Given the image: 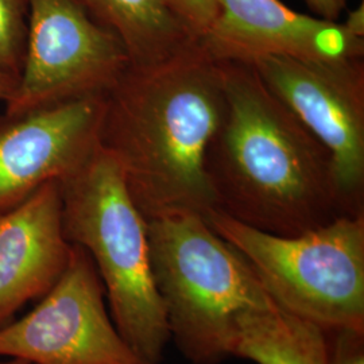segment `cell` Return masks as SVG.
I'll return each mask as SVG.
<instances>
[{
	"label": "cell",
	"mask_w": 364,
	"mask_h": 364,
	"mask_svg": "<svg viewBox=\"0 0 364 364\" xmlns=\"http://www.w3.org/2000/svg\"><path fill=\"white\" fill-rule=\"evenodd\" d=\"M219 14L200 39L216 61L252 63L287 55L338 60L364 55V34L347 22L293 11L279 0H216Z\"/></svg>",
	"instance_id": "obj_10"
},
{
	"label": "cell",
	"mask_w": 364,
	"mask_h": 364,
	"mask_svg": "<svg viewBox=\"0 0 364 364\" xmlns=\"http://www.w3.org/2000/svg\"><path fill=\"white\" fill-rule=\"evenodd\" d=\"M0 364H27L21 362V360H11V362H0Z\"/></svg>",
	"instance_id": "obj_19"
},
{
	"label": "cell",
	"mask_w": 364,
	"mask_h": 364,
	"mask_svg": "<svg viewBox=\"0 0 364 364\" xmlns=\"http://www.w3.org/2000/svg\"><path fill=\"white\" fill-rule=\"evenodd\" d=\"M73 1L122 41L131 65H154L200 42L169 0Z\"/></svg>",
	"instance_id": "obj_12"
},
{
	"label": "cell",
	"mask_w": 364,
	"mask_h": 364,
	"mask_svg": "<svg viewBox=\"0 0 364 364\" xmlns=\"http://www.w3.org/2000/svg\"><path fill=\"white\" fill-rule=\"evenodd\" d=\"M61 183L66 239L91 257L117 331L144 360L161 364L170 341L149 257L147 227L117 159L97 142Z\"/></svg>",
	"instance_id": "obj_4"
},
{
	"label": "cell",
	"mask_w": 364,
	"mask_h": 364,
	"mask_svg": "<svg viewBox=\"0 0 364 364\" xmlns=\"http://www.w3.org/2000/svg\"><path fill=\"white\" fill-rule=\"evenodd\" d=\"M182 21L195 33L198 39L203 38L218 18L219 6L216 0H169Z\"/></svg>",
	"instance_id": "obj_16"
},
{
	"label": "cell",
	"mask_w": 364,
	"mask_h": 364,
	"mask_svg": "<svg viewBox=\"0 0 364 364\" xmlns=\"http://www.w3.org/2000/svg\"><path fill=\"white\" fill-rule=\"evenodd\" d=\"M70 254L60 181L42 185L0 212V326L55 285Z\"/></svg>",
	"instance_id": "obj_11"
},
{
	"label": "cell",
	"mask_w": 364,
	"mask_h": 364,
	"mask_svg": "<svg viewBox=\"0 0 364 364\" xmlns=\"http://www.w3.org/2000/svg\"><path fill=\"white\" fill-rule=\"evenodd\" d=\"M234 356L257 364H326V333L272 299L237 316Z\"/></svg>",
	"instance_id": "obj_13"
},
{
	"label": "cell",
	"mask_w": 364,
	"mask_h": 364,
	"mask_svg": "<svg viewBox=\"0 0 364 364\" xmlns=\"http://www.w3.org/2000/svg\"><path fill=\"white\" fill-rule=\"evenodd\" d=\"M16 84H18L16 76L0 69V102L7 103L11 99L14 91L16 88Z\"/></svg>",
	"instance_id": "obj_18"
},
{
	"label": "cell",
	"mask_w": 364,
	"mask_h": 364,
	"mask_svg": "<svg viewBox=\"0 0 364 364\" xmlns=\"http://www.w3.org/2000/svg\"><path fill=\"white\" fill-rule=\"evenodd\" d=\"M326 364H364V329L324 331Z\"/></svg>",
	"instance_id": "obj_15"
},
{
	"label": "cell",
	"mask_w": 364,
	"mask_h": 364,
	"mask_svg": "<svg viewBox=\"0 0 364 364\" xmlns=\"http://www.w3.org/2000/svg\"><path fill=\"white\" fill-rule=\"evenodd\" d=\"M224 112L204 169L218 210L267 234L297 236L347 216L329 150L242 61H218Z\"/></svg>",
	"instance_id": "obj_1"
},
{
	"label": "cell",
	"mask_w": 364,
	"mask_h": 364,
	"mask_svg": "<svg viewBox=\"0 0 364 364\" xmlns=\"http://www.w3.org/2000/svg\"><path fill=\"white\" fill-rule=\"evenodd\" d=\"M144 220L170 340L193 364L234 356L237 316L272 299L259 275L200 213L170 212Z\"/></svg>",
	"instance_id": "obj_3"
},
{
	"label": "cell",
	"mask_w": 364,
	"mask_h": 364,
	"mask_svg": "<svg viewBox=\"0 0 364 364\" xmlns=\"http://www.w3.org/2000/svg\"><path fill=\"white\" fill-rule=\"evenodd\" d=\"M28 0H0V69L19 76L26 48Z\"/></svg>",
	"instance_id": "obj_14"
},
{
	"label": "cell",
	"mask_w": 364,
	"mask_h": 364,
	"mask_svg": "<svg viewBox=\"0 0 364 364\" xmlns=\"http://www.w3.org/2000/svg\"><path fill=\"white\" fill-rule=\"evenodd\" d=\"M130 66L122 41L73 0H28L25 55L6 117L107 95Z\"/></svg>",
	"instance_id": "obj_6"
},
{
	"label": "cell",
	"mask_w": 364,
	"mask_h": 364,
	"mask_svg": "<svg viewBox=\"0 0 364 364\" xmlns=\"http://www.w3.org/2000/svg\"><path fill=\"white\" fill-rule=\"evenodd\" d=\"M314 16L338 22L341 14L347 10L348 0H304Z\"/></svg>",
	"instance_id": "obj_17"
},
{
	"label": "cell",
	"mask_w": 364,
	"mask_h": 364,
	"mask_svg": "<svg viewBox=\"0 0 364 364\" xmlns=\"http://www.w3.org/2000/svg\"><path fill=\"white\" fill-rule=\"evenodd\" d=\"M205 220L254 267L274 302L324 331L364 329V213L297 236L212 210Z\"/></svg>",
	"instance_id": "obj_5"
},
{
	"label": "cell",
	"mask_w": 364,
	"mask_h": 364,
	"mask_svg": "<svg viewBox=\"0 0 364 364\" xmlns=\"http://www.w3.org/2000/svg\"><path fill=\"white\" fill-rule=\"evenodd\" d=\"M105 296L90 254L72 245L65 272L34 311L0 326V356L27 364H150L120 335Z\"/></svg>",
	"instance_id": "obj_8"
},
{
	"label": "cell",
	"mask_w": 364,
	"mask_h": 364,
	"mask_svg": "<svg viewBox=\"0 0 364 364\" xmlns=\"http://www.w3.org/2000/svg\"><path fill=\"white\" fill-rule=\"evenodd\" d=\"M224 105L220 65L200 42L154 65H131L105 95L99 144L144 219L218 210L204 158Z\"/></svg>",
	"instance_id": "obj_2"
},
{
	"label": "cell",
	"mask_w": 364,
	"mask_h": 364,
	"mask_svg": "<svg viewBox=\"0 0 364 364\" xmlns=\"http://www.w3.org/2000/svg\"><path fill=\"white\" fill-rule=\"evenodd\" d=\"M105 95L0 122V212L77 170L99 142Z\"/></svg>",
	"instance_id": "obj_9"
},
{
	"label": "cell",
	"mask_w": 364,
	"mask_h": 364,
	"mask_svg": "<svg viewBox=\"0 0 364 364\" xmlns=\"http://www.w3.org/2000/svg\"><path fill=\"white\" fill-rule=\"evenodd\" d=\"M250 64L329 150L343 213L363 215V58L269 55Z\"/></svg>",
	"instance_id": "obj_7"
}]
</instances>
